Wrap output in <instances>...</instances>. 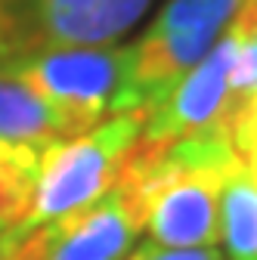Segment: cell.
Here are the masks:
<instances>
[{
    "label": "cell",
    "mask_w": 257,
    "mask_h": 260,
    "mask_svg": "<svg viewBox=\"0 0 257 260\" xmlns=\"http://www.w3.org/2000/svg\"><path fill=\"white\" fill-rule=\"evenodd\" d=\"M236 161L233 134L189 137L162 155L137 143L115 186L131 192L152 242L211 248L220 242V195Z\"/></svg>",
    "instance_id": "obj_1"
},
{
    "label": "cell",
    "mask_w": 257,
    "mask_h": 260,
    "mask_svg": "<svg viewBox=\"0 0 257 260\" xmlns=\"http://www.w3.org/2000/svg\"><path fill=\"white\" fill-rule=\"evenodd\" d=\"M59 118L66 140L131 112V47H50L4 59Z\"/></svg>",
    "instance_id": "obj_2"
},
{
    "label": "cell",
    "mask_w": 257,
    "mask_h": 260,
    "mask_svg": "<svg viewBox=\"0 0 257 260\" xmlns=\"http://www.w3.org/2000/svg\"><path fill=\"white\" fill-rule=\"evenodd\" d=\"M140 130H143V115H118L96 124L87 134L41 149L31 208L16 230L0 239L22 236L47 220L87 208L96 199H103L106 192H112L137 146Z\"/></svg>",
    "instance_id": "obj_3"
},
{
    "label": "cell",
    "mask_w": 257,
    "mask_h": 260,
    "mask_svg": "<svg viewBox=\"0 0 257 260\" xmlns=\"http://www.w3.org/2000/svg\"><path fill=\"white\" fill-rule=\"evenodd\" d=\"M245 0H168L149 31L131 47V112L143 115L205 59Z\"/></svg>",
    "instance_id": "obj_4"
},
{
    "label": "cell",
    "mask_w": 257,
    "mask_h": 260,
    "mask_svg": "<svg viewBox=\"0 0 257 260\" xmlns=\"http://www.w3.org/2000/svg\"><path fill=\"white\" fill-rule=\"evenodd\" d=\"M152 0H0V59L50 47L112 44Z\"/></svg>",
    "instance_id": "obj_5"
},
{
    "label": "cell",
    "mask_w": 257,
    "mask_h": 260,
    "mask_svg": "<svg viewBox=\"0 0 257 260\" xmlns=\"http://www.w3.org/2000/svg\"><path fill=\"white\" fill-rule=\"evenodd\" d=\"M143 230L131 192L115 186L87 208L0 239V260H124Z\"/></svg>",
    "instance_id": "obj_6"
},
{
    "label": "cell",
    "mask_w": 257,
    "mask_h": 260,
    "mask_svg": "<svg viewBox=\"0 0 257 260\" xmlns=\"http://www.w3.org/2000/svg\"><path fill=\"white\" fill-rule=\"evenodd\" d=\"M236 50L239 38L230 25L196 69H189L165 100L146 112L137 140L146 152L162 155L174 143L202 134H233L236 103L230 93V72Z\"/></svg>",
    "instance_id": "obj_7"
},
{
    "label": "cell",
    "mask_w": 257,
    "mask_h": 260,
    "mask_svg": "<svg viewBox=\"0 0 257 260\" xmlns=\"http://www.w3.org/2000/svg\"><path fill=\"white\" fill-rule=\"evenodd\" d=\"M0 140L47 149L66 140L53 109L31 90L10 65L0 59Z\"/></svg>",
    "instance_id": "obj_8"
},
{
    "label": "cell",
    "mask_w": 257,
    "mask_h": 260,
    "mask_svg": "<svg viewBox=\"0 0 257 260\" xmlns=\"http://www.w3.org/2000/svg\"><path fill=\"white\" fill-rule=\"evenodd\" d=\"M220 239L230 260H257V174L242 158L223 183Z\"/></svg>",
    "instance_id": "obj_9"
},
{
    "label": "cell",
    "mask_w": 257,
    "mask_h": 260,
    "mask_svg": "<svg viewBox=\"0 0 257 260\" xmlns=\"http://www.w3.org/2000/svg\"><path fill=\"white\" fill-rule=\"evenodd\" d=\"M41 149L0 140V236L13 233L25 220L35 195Z\"/></svg>",
    "instance_id": "obj_10"
},
{
    "label": "cell",
    "mask_w": 257,
    "mask_h": 260,
    "mask_svg": "<svg viewBox=\"0 0 257 260\" xmlns=\"http://www.w3.org/2000/svg\"><path fill=\"white\" fill-rule=\"evenodd\" d=\"M233 146H236V155L257 174V96L236 109V118H233Z\"/></svg>",
    "instance_id": "obj_11"
},
{
    "label": "cell",
    "mask_w": 257,
    "mask_h": 260,
    "mask_svg": "<svg viewBox=\"0 0 257 260\" xmlns=\"http://www.w3.org/2000/svg\"><path fill=\"white\" fill-rule=\"evenodd\" d=\"M124 260H227L214 245L211 248H168L158 242H146L134 248Z\"/></svg>",
    "instance_id": "obj_12"
}]
</instances>
